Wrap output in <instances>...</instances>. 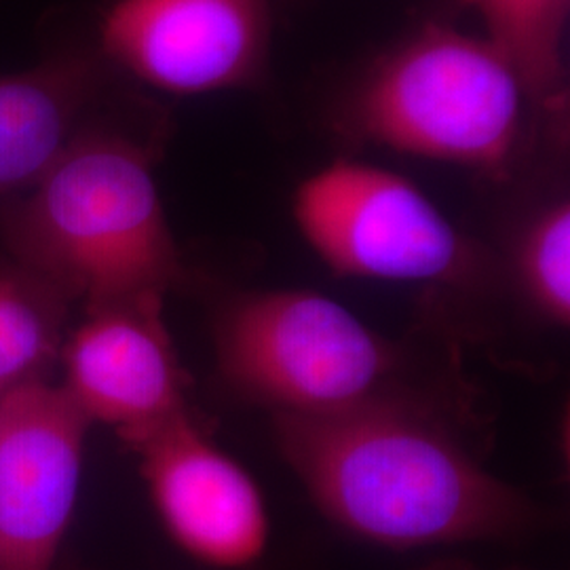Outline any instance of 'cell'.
<instances>
[{"instance_id":"6da1fadb","label":"cell","mask_w":570,"mask_h":570,"mask_svg":"<svg viewBox=\"0 0 570 570\" xmlns=\"http://www.w3.org/2000/svg\"><path fill=\"white\" fill-rule=\"evenodd\" d=\"M273 429L315 508L376 548L510 541L548 527V511L412 402L332 416L273 414Z\"/></svg>"},{"instance_id":"7a4b0ae2","label":"cell","mask_w":570,"mask_h":570,"mask_svg":"<svg viewBox=\"0 0 570 570\" xmlns=\"http://www.w3.org/2000/svg\"><path fill=\"white\" fill-rule=\"evenodd\" d=\"M0 242L20 273L85 311L165 298L184 277L150 148L98 122L0 202Z\"/></svg>"},{"instance_id":"3957f363","label":"cell","mask_w":570,"mask_h":570,"mask_svg":"<svg viewBox=\"0 0 570 570\" xmlns=\"http://www.w3.org/2000/svg\"><path fill=\"white\" fill-rule=\"evenodd\" d=\"M529 91L484 35L428 23L379 61L343 117L346 134L442 164L508 174Z\"/></svg>"},{"instance_id":"277c9868","label":"cell","mask_w":570,"mask_h":570,"mask_svg":"<svg viewBox=\"0 0 570 570\" xmlns=\"http://www.w3.org/2000/svg\"><path fill=\"white\" fill-rule=\"evenodd\" d=\"M216 357L228 385L273 414L332 416L397 393L402 357L345 305L308 289L249 294L216 324Z\"/></svg>"},{"instance_id":"5b68a950","label":"cell","mask_w":570,"mask_h":570,"mask_svg":"<svg viewBox=\"0 0 570 570\" xmlns=\"http://www.w3.org/2000/svg\"><path fill=\"white\" fill-rule=\"evenodd\" d=\"M294 223L308 247L341 277L454 284L473 252L463 233L404 176L338 159L294 193Z\"/></svg>"},{"instance_id":"8992f818","label":"cell","mask_w":570,"mask_h":570,"mask_svg":"<svg viewBox=\"0 0 570 570\" xmlns=\"http://www.w3.org/2000/svg\"><path fill=\"white\" fill-rule=\"evenodd\" d=\"M271 32L268 0H117L100 41L138 81L202 96L261 81Z\"/></svg>"},{"instance_id":"52a82bcc","label":"cell","mask_w":570,"mask_h":570,"mask_svg":"<svg viewBox=\"0 0 570 570\" xmlns=\"http://www.w3.org/2000/svg\"><path fill=\"white\" fill-rule=\"evenodd\" d=\"M91 423L47 381L0 397V570H51L72 522Z\"/></svg>"},{"instance_id":"ba28073f","label":"cell","mask_w":570,"mask_h":570,"mask_svg":"<svg viewBox=\"0 0 570 570\" xmlns=\"http://www.w3.org/2000/svg\"><path fill=\"white\" fill-rule=\"evenodd\" d=\"M171 541L214 569L256 564L268 548L271 518L256 480L207 440L186 412L127 444Z\"/></svg>"},{"instance_id":"9c48e42d","label":"cell","mask_w":570,"mask_h":570,"mask_svg":"<svg viewBox=\"0 0 570 570\" xmlns=\"http://www.w3.org/2000/svg\"><path fill=\"white\" fill-rule=\"evenodd\" d=\"M165 298L85 311L61 345L60 387L94 425L131 444L186 414V374L164 320Z\"/></svg>"},{"instance_id":"30bf717a","label":"cell","mask_w":570,"mask_h":570,"mask_svg":"<svg viewBox=\"0 0 570 570\" xmlns=\"http://www.w3.org/2000/svg\"><path fill=\"white\" fill-rule=\"evenodd\" d=\"M100 85V63L82 53L0 75V202L32 188L94 125Z\"/></svg>"},{"instance_id":"8fae6325","label":"cell","mask_w":570,"mask_h":570,"mask_svg":"<svg viewBox=\"0 0 570 570\" xmlns=\"http://www.w3.org/2000/svg\"><path fill=\"white\" fill-rule=\"evenodd\" d=\"M484 37L513 63L532 102L558 108L567 98L564 39L570 0H465Z\"/></svg>"},{"instance_id":"7c38bea8","label":"cell","mask_w":570,"mask_h":570,"mask_svg":"<svg viewBox=\"0 0 570 570\" xmlns=\"http://www.w3.org/2000/svg\"><path fill=\"white\" fill-rule=\"evenodd\" d=\"M66 301L32 277L0 275V397L47 381L60 360Z\"/></svg>"},{"instance_id":"4fadbf2b","label":"cell","mask_w":570,"mask_h":570,"mask_svg":"<svg viewBox=\"0 0 570 570\" xmlns=\"http://www.w3.org/2000/svg\"><path fill=\"white\" fill-rule=\"evenodd\" d=\"M520 275L537 308L560 326L570 322V205L543 209L520 245Z\"/></svg>"}]
</instances>
